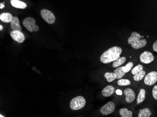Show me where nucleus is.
<instances>
[{
	"mask_svg": "<svg viewBox=\"0 0 157 117\" xmlns=\"http://www.w3.org/2000/svg\"><path fill=\"white\" fill-rule=\"evenodd\" d=\"M123 49L117 46L110 47L101 54L100 59L104 64H109L117 60L121 56Z\"/></svg>",
	"mask_w": 157,
	"mask_h": 117,
	"instance_id": "f257e3e1",
	"label": "nucleus"
},
{
	"mask_svg": "<svg viewBox=\"0 0 157 117\" xmlns=\"http://www.w3.org/2000/svg\"><path fill=\"white\" fill-rule=\"evenodd\" d=\"M128 43L133 49L138 50L145 47L147 41L146 38H142L141 34L138 32L133 31L128 38Z\"/></svg>",
	"mask_w": 157,
	"mask_h": 117,
	"instance_id": "f03ea898",
	"label": "nucleus"
},
{
	"mask_svg": "<svg viewBox=\"0 0 157 117\" xmlns=\"http://www.w3.org/2000/svg\"><path fill=\"white\" fill-rule=\"evenodd\" d=\"M86 101L84 97L78 96L73 98L70 102V108L72 110H79L86 105Z\"/></svg>",
	"mask_w": 157,
	"mask_h": 117,
	"instance_id": "7ed1b4c3",
	"label": "nucleus"
},
{
	"mask_svg": "<svg viewBox=\"0 0 157 117\" xmlns=\"http://www.w3.org/2000/svg\"><path fill=\"white\" fill-rule=\"evenodd\" d=\"M36 21L31 17H26L24 20L23 24L24 27L30 32L38 31L39 30L38 26L35 24Z\"/></svg>",
	"mask_w": 157,
	"mask_h": 117,
	"instance_id": "20e7f679",
	"label": "nucleus"
},
{
	"mask_svg": "<svg viewBox=\"0 0 157 117\" xmlns=\"http://www.w3.org/2000/svg\"><path fill=\"white\" fill-rule=\"evenodd\" d=\"M157 82V72L151 71L146 74L144 79V82L145 85L148 86L154 85Z\"/></svg>",
	"mask_w": 157,
	"mask_h": 117,
	"instance_id": "39448f33",
	"label": "nucleus"
},
{
	"mask_svg": "<svg viewBox=\"0 0 157 117\" xmlns=\"http://www.w3.org/2000/svg\"><path fill=\"white\" fill-rule=\"evenodd\" d=\"M154 58L153 53L148 51L142 52L139 56L140 62L144 64H150L154 61Z\"/></svg>",
	"mask_w": 157,
	"mask_h": 117,
	"instance_id": "423d86ee",
	"label": "nucleus"
},
{
	"mask_svg": "<svg viewBox=\"0 0 157 117\" xmlns=\"http://www.w3.org/2000/svg\"><path fill=\"white\" fill-rule=\"evenodd\" d=\"M40 15L42 18L48 24H53L55 22V16L52 12L47 9H43L40 11Z\"/></svg>",
	"mask_w": 157,
	"mask_h": 117,
	"instance_id": "0eeeda50",
	"label": "nucleus"
},
{
	"mask_svg": "<svg viewBox=\"0 0 157 117\" xmlns=\"http://www.w3.org/2000/svg\"><path fill=\"white\" fill-rule=\"evenodd\" d=\"M115 109V105L113 102L109 101L101 107L100 112L103 115H108L113 113Z\"/></svg>",
	"mask_w": 157,
	"mask_h": 117,
	"instance_id": "6e6552de",
	"label": "nucleus"
},
{
	"mask_svg": "<svg viewBox=\"0 0 157 117\" xmlns=\"http://www.w3.org/2000/svg\"><path fill=\"white\" fill-rule=\"evenodd\" d=\"M10 35L13 40L18 43H23L25 39L24 34L18 31H12L10 32Z\"/></svg>",
	"mask_w": 157,
	"mask_h": 117,
	"instance_id": "1a4fd4ad",
	"label": "nucleus"
},
{
	"mask_svg": "<svg viewBox=\"0 0 157 117\" xmlns=\"http://www.w3.org/2000/svg\"><path fill=\"white\" fill-rule=\"evenodd\" d=\"M124 94L125 96V100L127 103H131L136 99V94L132 89H126L124 90Z\"/></svg>",
	"mask_w": 157,
	"mask_h": 117,
	"instance_id": "9d476101",
	"label": "nucleus"
},
{
	"mask_svg": "<svg viewBox=\"0 0 157 117\" xmlns=\"http://www.w3.org/2000/svg\"><path fill=\"white\" fill-rule=\"evenodd\" d=\"M10 28L13 31H22V28L19 24V19L17 16H13L12 20L10 22Z\"/></svg>",
	"mask_w": 157,
	"mask_h": 117,
	"instance_id": "9b49d317",
	"label": "nucleus"
},
{
	"mask_svg": "<svg viewBox=\"0 0 157 117\" xmlns=\"http://www.w3.org/2000/svg\"><path fill=\"white\" fill-rule=\"evenodd\" d=\"M115 92V89L112 85H107L104 88L102 91V94L105 97L111 96Z\"/></svg>",
	"mask_w": 157,
	"mask_h": 117,
	"instance_id": "f8f14e48",
	"label": "nucleus"
},
{
	"mask_svg": "<svg viewBox=\"0 0 157 117\" xmlns=\"http://www.w3.org/2000/svg\"><path fill=\"white\" fill-rule=\"evenodd\" d=\"M127 57L125 56H121L118 60L113 62L112 66L113 68H117L122 66L127 61Z\"/></svg>",
	"mask_w": 157,
	"mask_h": 117,
	"instance_id": "ddd939ff",
	"label": "nucleus"
},
{
	"mask_svg": "<svg viewBox=\"0 0 157 117\" xmlns=\"http://www.w3.org/2000/svg\"><path fill=\"white\" fill-rule=\"evenodd\" d=\"M146 91L144 89L141 88L137 95L136 98V103L140 104L145 100L146 98Z\"/></svg>",
	"mask_w": 157,
	"mask_h": 117,
	"instance_id": "4468645a",
	"label": "nucleus"
},
{
	"mask_svg": "<svg viewBox=\"0 0 157 117\" xmlns=\"http://www.w3.org/2000/svg\"><path fill=\"white\" fill-rule=\"evenodd\" d=\"M13 17L11 14L8 12H4L0 15V19L4 23L10 22Z\"/></svg>",
	"mask_w": 157,
	"mask_h": 117,
	"instance_id": "2eb2a0df",
	"label": "nucleus"
},
{
	"mask_svg": "<svg viewBox=\"0 0 157 117\" xmlns=\"http://www.w3.org/2000/svg\"><path fill=\"white\" fill-rule=\"evenodd\" d=\"M10 3L13 7H15L16 8L20 9H24L27 6L25 2L18 0H11Z\"/></svg>",
	"mask_w": 157,
	"mask_h": 117,
	"instance_id": "dca6fc26",
	"label": "nucleus"
},
{
	"mask_svg": "<svg viewBox=\"0 0 157 117\" xmlns=\"http://www.w3.org/2000/svg\"><path fill=\"white\" fill-rule=\"evenodd\" d=\"M152 115V112L149 108H144L141 109L138 113V117H150Z\"/></svg>",
	"mask_w": 157,
	"mask_h": 117,
	"instance_id": "f3484780",
	"label": "nucleus"
},
{
	"mask_svg": "<svg viewBox=\"0 0 157 117\" xmlns=\"http://www.w3.org/2000/svg\"><path fill=\"white\" fill-rule=\"evenodd\" d=\"M146 75L145 70H143L141 72L136 74L133 76V80L136 82H140L144 79Z\"/></svg>",
	"mask_w": 157,
	"mask_h": 117,
	"instance_id": "a211bd4d",
	"label": "nucleus"
},
{
	"mask_svg": "<svg viewBox=\"0 0 157 117\" xmlns=\"http://www.w3.org/2000/svg\"><path fill=\"white\" fill-rule=\"evenodd\" d=\"M121 117H133V113L131 111L128 110L127 108H121L119 111Z\"/></svg>",
	"mask_w": 157,
	"mask_h": 117,
	"instance_id": "6ab92c4d",
	"label": "nucleus"
},
{
	"mask_svg": "<svg viewBox=\"0 0 157 117\" xmlns=\"http://www.w3.org/2000/svg\"><path fill=\"white\" fill-rule=\"evenodd\" d=\"M104 76L106 79L107 81L109 82H112L117 79L116 75L113 72H106Z\"/></svg>",
	"mask_w": 157,
	"mask_h": 117,
	"instance_id": "aec40b11",
	"label": "nucleus"
},
{
	"mask_svg": "<svg viewBox=\"0 0 157 117\" xmlns=\"http://www.w3.org/2000/svg\"><path fill=\"white\" fill-rule=\"evenodd\" d=\"M113 73L116 75L117 79H118V80L123 78L126 74L122 70V66L116 68L115 70H114Z\"/></svg>",
	"mask_w": 157,
	"mask_h": 117,
	"instance_id": "412c9836",
	"label": "nucleus"
},
{
	"mask_svg": "<svg viewBox=\"0 0 157 117\" xmlns=\"http://www.w3.org/2000/svg\"><path fill=\"white\" fill-rule=\"evenodd\" d=\"M134 66V62L133 61H130L128 62L125 66H122V70L123 72L126 74V73H128L129 71L132 70Z\"/></svg>",
	"mask_w": 157,
	"mask_h": 117,
	"instance_id": "4be33fe9",
	"label": "nucleus"
},
{
	"mask_svg": "<svg viewBox=\"0 0 157 117\" xmlns=\"http://www.w3.org/2000/svg\"><path fill=\"white\" fill-rule=\"evenodd\" d=\"M143 70H144L143 66L142 64H137L136 66L133 67L132 70H131V73L132 75H134L139 72H141Z\"/></svg>",
	"mask_w": 157,
	"mask_h": 117,
	"instance_id": "5701e85b",
	"label": "nucleus"
},
{
	"mask_svg": "<svg viewBox=\"0 0 157 117\" xmlns=\"http://www.w3.org/2000/svg\"><path fill=\"white\" fill-rule=\"evenodd\" d=\"M117 84L120 86H126L131 84V81L127 79H119L117 82Z\"/></svg>",
	"mask_w": 157,
	"mask_h": 117,
	"instance_id": "b1692460",
	"label": "nucleus"
},
{
	"mask_svg": "<svg viewBox=\"0 0 157 117\" xmlns=\"http://www.w3.org/2000/svg\"><path fill=\"white\" fill-rule=\"evenodd\" d=\"M152 96L153 98L157 101V84L153 86L152 90Z\"/></svg>",
	"mask_w": 157,
	"mask_h": 117,
	"instance_id": "393cba45",
	"label": "nucleus"
},
{
	"mask_svg": "<svg viewBox=\"0 0 157 117\" xmlns=\"http://www.w3.org/2000/svg\"><path fill=\"white\" fill-rule=\"evenodd\" d=\"M152 49L155 52L157 53V39L153 43L152 45Z\"/></svg>",
	"mask_w": 157,
	"mask_h": 117,
	"instance_id": "a878e982",
	"label": "nucleus"
},
{
	"mask_svg": "<svg viewBox=\"0 0 157 117\" xmlns=\"http://www.w3.org/2000/svg\"><path fill=\"white\" fill-rule=\"evenodd\" d=\"M116 92V94L118 95H120V96H121V95H122V92L121 90L118 89L115 91Z\"/></svg>",
	"mask_w": 157,
	"mask_h": 117,
	"instance_id": "bb28decb",
	"label": "nucleus"
},
{
	"mask_svg": "<svg viewBox=\"0 0 157 117\" xmlns=\"http://www.w3.org/2000/svg\"><path fill=\"white\" fill-rule=\"evenodd\" d=\"M4 7V5H3L2 3H1V4H0V9H3Z\"/></svg>",
	"mask_w": 157,
	"mask_h": 117,
	"instance_id": "cd10ccee",
	"label": "nucleus"
},
{
	"mask_svg": "<svg viewBox=\"0 0 157 117\" xmlns=\"http://www.w3.org/2000/svg\"><path fill=\"white\" fill-rule=\"evenodd\" d=\"M3 26L2 25H0V31H1L2 30V29H3Z\"/></svg>",
	"mask_w": 157,
	"mask_h": 117,
	"instance_id": "c85d7f7f",
	"label": "nucleus"
},
{
	"mask_svg": "<svg viewBox=\"0 0 157 117\" xmlns=\"http://www.w3.org/2000/svg\"><path fill=\"white\" fill-rule=\"evenodd\" d=\"M0 117H3V116H2V115L1 114V115H0Z\"/></svg>",
	"mask_w": 157,
	"mask_h": 117,
	"instance_id": "c756f323",
	"label": "nucleus"
}]
</instances>
